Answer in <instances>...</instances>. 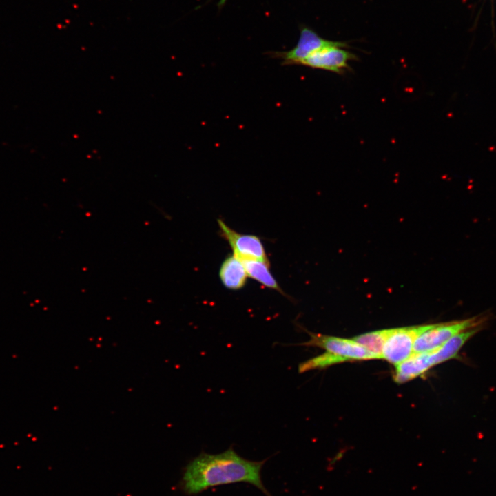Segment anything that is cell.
Returning a JSON list of instances; mask_svg holds the SVG:
<instances>
[{"mask_svg": "<svg viewBox=\"0 0 496 496\" xmlns=\"http://www.w3.org/2000/svg\"><path fill=\"white\" fill-rule=\"evenodd\" d=\"M311 339L297 345L312 346L322 348L327 352L332 353L349 360L380 359L362 344L353 339H345L319 333H309Z\"/></svg>", "mask_w": 496, "mask_h": 496, "instance_id": "obj_5", "label": "cell"}, {"mask_svg": "<svg viewBox=\"0 0 496 496\" xmlns=\"http://www.w3.org/2000/svg\"><path fill=\"white\" fill-rule=\"evenodd\" d=\"M331 41L320 37L311 29L304 27L294 48L283 52H271L269 55L280 59L282 65H300L313 52L329 44Z\"/></svg>", "mask_w": 496, "mask_h": 496, "instance_id": "obj_7", "label": "cell"}, {"mask_svg": "<svg viewBox=\"0 0 496 496\" xmlns=\"http://www.w3.org/2000/svg\"><path fill=\"white\" fill-rule=\"evenodd\" d=\"M218 223L222 236L228 242L236 258L240 260H256L269 263L264 245L258 236L238 233L222 220H218Z\"/></svg>", "mask_w": 496, "mask_h": 496, "instance_id": "obj_6", "label": "cell"}, {"mask_svg": "<svg viewBox=\"0 0 496 496\" xmlns=\"http://www.w3.org/2000/svg\"><path fill=\"white\" fill-rule=\"evenodd\" d=\"M247 276L260 284L286 296L269 270V263L256 260H241Z\"/></svg>", "mask_w": 496, "mask_h": 496, "instance_id": "obj_10", "label": "cell"}, {"mask_svg": "<svg viewBox=\"0 0 496 496\" xmlns=\"http://www.w3.org/2000/svg\"><path fill=\"white\" fill-rule=\"evenodd\" d=\"M346 361L349 360L342 356L332 353L326 352L322 355L307 360V361L299 364L298 371L299 373H304L307 371L313 369H324L332 364H338Z\"/></svg>", "mask_w": 496, "mask_h": 496, "instance_id": "obj_12", "label": "cell"}, {"mask_svg": "<svg viewBox=\"0 0 496 496\" xmlns=\"http://www.w3.org/2000/svg\"><path fill=\"white\" fill-rule=\"evenodd\" d=\"M219 276L226 288L237 290L244 287L248 276L242 261L233 255L222 262Z\"/></svg>", "mask_w": 496, "mask_h": 496, "instance_id": "obj_9", "label": "cell"}, {"mask_svg": "<svg viewBox=\"0 0 496 496\" xmlns=\"http://www.w3.org/2000/svg\"><path fill=\"white\" fill-rule=\"evenodd\" d=\"M482 320L477 318L446 323L431 324L415 339L413 353L434 351L453 336L471 328L480 327Z\"/></svg>", "mask_w": 496, "mask_h": 496, "instance_id": "obj_2", "label": "cell"}, {"mask_svg": "<svg viewBox=\"0 0 496 496\" xmlns=\"http://www.w3.org/2000/svg\"><path fill=\"white\" fill-rule=\"evenodd\" d=\"M344 47H347L346 43L331 41L313 52L300 65L342 74L349 68V63L356 59L354 54L344 50Z\"/></svg>", "mask_w": 496, "mask_h": 496, "instance_id": "obj_4", "label": "cell"}, {"mask_svg": "<svg viewBox=\"0 0 496 496\" xmlns=\"http://www.w3.org/2000/svg\"><path fill=\"white\" fill-rule=\"evenodd\" d=\"M431 325L391 329L383 347L382 358L395 366L408 359L413 353L416 338Z\"/></svg>", "mask_w": 496, "mask_h": 496, "instance_id": "obj_3", "label": "cell"}, {"mask_svg": "<svg viewBox=\"0 0 496 496\" xmlns=\"http://www.w3.org/2000/svg\"><path fill=\"white\" fill-rule=\"evenodd\" d=\"M391 331V329L378 330L355 336L352 339L377 355L379 358H382L383 347Z\"/></svg>", "mask_w": 496, "mask_h": 496, "instance_id": "obj_11", "label": "cell"}, {"mask_svg": "<svg viewBox=\"0 0 496 496\" xmlns=\"http://www.w3.org/2000/svg\"><path fill=\"white\" fill-rule=\"evenodd\" d=\"M432 366L428 352L412 353L408 359L396 365L394 380L404 383L423 374Z\"/></svg>", "mask_w": 496, "mask_h": 496, "instance_id": "obj_8", "label": "cell"}, {"mask_svg": "<svg viewBox=\"0 0 496 496\" xmlns=\"http://www.w3.org/2000/svg\"><path fill=\"white\" fill-rule=\"evenodd\" d=\"M265 461L245 459L232 447L218 454L201 453L183 468L178 488L185 495L192 496L211 487L245 482L256 486L266 496H272L261 478Z\"/></svg>", "mask_w": 496, "mask_h": 496, "instance_id": "obj_1", "label": "cell"}]
</instances>
